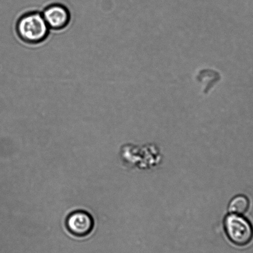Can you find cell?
Returning a JSON list of instances; mask_svg holds the SVG:
<instances>
[{"mask_svg": "<svg viewBox=\"0 0 253 253\" xmlns=\"http://www.w3.org/2000/svg\"><path fill=\"white\" fill-rule=\"evenodd\" d=\"M15 30L21 41L28 45H39L48 38L50 29L42 14L31 11L22 14L16 21Z\"/></svg>", "mask_w": 253, "mask_h": 253, "instance_id": "1", "label": "cell"}, {"mask_svg": "<svg viewBox=\"0 0 253 253\" xmlns=\"http://www.w3.org/2000/svg\"><path fill=\"white\" fill-rule=\"evenodd\" d=\"M224 228L228 240L238 247H245L253 240L252 223L241 215H228L224 221Z\"/></svg>", "mask_w": 253, "mask_h": 253, "instance_id": "2", "label": "cell"}, {"mask_svg": "<svg viewBox=\"0 0 253 253\" xmlns=\"http://www.w3.org/2000/svg\"><path fill=\"white\" fill-rule=\"evenodd\" d=\"M42 14L50 30H64L67 28L71 20L70 10L61 3L49 4L44 8Z\"/></svg>", "mask_w": 253, "mask_h": 253, "instance_id": "3", "label": "cell"}, {"mask_svg": "<svg viewBox=\"0 0 253 253\" xmlns=\"http://www.w3.org/2000/svg\"><path fill=\"white\" fill-rule=\"evenodd\" d=\"M94 219L84 211H76L69 214L66 220L68 232L76 237H86L94 228Z\"/></svg>", "mask_w": 253, "mask_h": 253, "instance_id": "4", "label": "cell"}, {"mask_svg": "<svg viewBox=\"0 0 253 253\" xmlns=\"http://www.w3.org/2000/svg\"><path fill=\"white\" fill-rule=\"evenodd\" d=\"M250 201L244 195H238L233 198L228 206V210L233 214L242 215L247 212Z\"/></svg>", "mask_w": 253, "mask_h": 253, "instance_id": "5", "label": "cell"}]
</instances>
